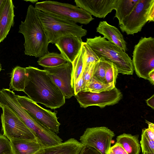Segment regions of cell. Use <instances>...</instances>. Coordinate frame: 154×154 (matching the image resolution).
Returning <instances> with one entry per match:
<instances>
[{
  "label": "cell",
  "mask_w": 154,
  "mask_h": 154,
  "mask_svg": "<svg viewBox=\"0 0 154 154\" xmlns=\"http://www.w3.org/2000/svg\"><path fill=\"white\" fill-rule=\"evenodd\" d=\"M18 102L32 118L48 129L58 134L60 124L58 121L55 112L45 109L28 97L16 95Z\"/></svg>",
  "instance_id": "8"
},
{
  "label": "cell",
  "mask_w": 154,
  "mask_h": 154,
  "mask_svg": "<svg viewBox=\"0 0 154 154\" xmlns=\"http://www.w3.org/2000/svg\"><path fill=\"white\" fill-rule=\"evenodd\" d=\"M148 20L149 22L154 21V2L152 4L149 8L148 12Z\"/></svg>",
  "instance_id": "34"
},
{
  "label": "cell",
  "mask_w": 154,
  "mask_h": 154,
  "mask_svg": "<svg viewBox=\"0 0 154 154\" xmlns=\"http://www.w3.org/2000/svg\"><path fill=\"white\" fill-rule=\"evenodd\" d=\"M86 42L99 58L103 57L113 63L119 73L133 74L134 68L131 58L114 44L100 36L87 38Z\"/></svg>",
  "instance_id": "3"
},
{
  "label": "cell",
  "mask_w": 154,
  "mask_h": 154,
  "mask_svg": "<svg viewBox=\"0 0 154 154\" xmlns=\"http://www.w3.org/2000/svg\"><path fill=\"white\" fill-rule=\"evenodd\" d=\"M118 0H75L76 5L91 15L104 18L116 8Z\"/></svg>",
  "instance_id": "13"
},
{
  "label": "cell",
  "mask_w": 154,
  "mask_h": 154,
  "mask_svg": "<svg viewBox=\"0 0 154 154\" xmlns=\"http://www.w3.org/2000/svg\"><path fill=\"white\" fill-rule=\"evenodd\" d=\"M115 135L113 131L106 127L88 128L79 140L83 145L93 147L102 154H108Z\"/></svg>",
  "instance_id": "9"
},
{
  "label": "cell",
  "mask_w": 154,
  "mask_h": 154,
  "mask_svg": "<svg viewBox=\"0 0 154 154\" xmlns=\"http://www.w3.org/2000/svg\"><path fill=\"white\" fill-rule=\"evenodd\" d=\"M1 108L2 112L1 119L3 135L10 140L16 139L38 140L33 133L13 111L2 104Z\"/></svg>",
  "instance_id": "7"
},
{
  "label": "cell",
  "mask_w": 154,
  "mask_h": 154,
  "mask_svg": "<svg viewBox=\"0 0 154 154\" xmlns=\"http://www.w3.org/2000/svg\"><path fill=\"white\" fill-rule=\"evenodd\" d=\"M83 145L74 138L64 142L44 147L34 154H78Z\"/></svg>",
  "instance_id": "16"
},
{
  "label": "cell",
  "mask_w": 154,
  "mask_h": 154,
  "mask_svg": "<svg viewBox=\"0 0 154 154\" xmlns=\"http://www.w3.org/2000/svg\"><path fill=\"white\" fill-rule=\"evenodd\" d=\"M148 125V128L142 130L140 146L142 153L154 152V124L146 120Z\"/></svg>",
  "instance_id": "20"
},
{
  "label": "cell",
  "mask_w": 154,
  "mask_h": 154,
  "mask_svg": "<svg viewBox=\"0 0 154 154\" xmlns=\"http://www.w3.org/2000/svg\"><path fill=\"white\" fill-rule=\"evenodd\" d=\"M118 73L116 66L109 61L105 75L106 83L112 84L115 86Z\"/></svg>",
  "instance_id": "28"
},
{
  "label": "cell",
  "mask_w": 154,
  "mask_h": 154,
  "mask_svg": "<svg viewBox=\"0 0 154 154\" xmlns=\"http://www.w3.org/2000/svg\"><path fill=\"white\" fill-rule=\"evenodd\" d=\"M154 0H138L133 11L119 26L121 31L127 35H133L140 32L148 21L149 10Z\"/></svg>",
  "instance_id": "11"
},
{
  "label": "cell",
  "mask_w": 154,
  "mask_h": 154,
  "mask_svg": "<svg viewBox=\"0 0 154 154\" xmlns=\"http://www.w3.org/2000/svg\"><path fill=\"white\" fill-rule=\"evenodd\" d=\"M26 1H29L31 2L32 3H36L38 2V0H24Z\"/></svg>",
  "instance_id": "37"
},
{
  "label": "cell",
  "mask_w": 154,
  "mask_h": 154,
  "mask_svg": "<svg viewBox=\"0 0 154 154\" xmlns=\"http://www.w3.org/2000/svg\"><path fill=\"white\" fill-rule=\"evenodd\" d=\"M0 154H13L10 140L0 133Z\"/></svg>",
  "instance_id": "29"
},
{
  "label": "cell",
  "mask_w": 154,
  "mask_h": 154,
  "mask_svg": "<svg viewBox=\"0 0 154 154\" xmlns=\"http://www.w3.org/2000/svg\"><path fill=\"white\" fill-rule=\"evenodd\" d=\"M3 1V0H0V8L2 4Z\"/></svg>",
  "instance_id": "39"
},
{
  "label": "cell",
  "mask_w": 154,
  "mask_h": 154,
  "mask_svg": "<svg viewBox=\"0 0 154 154\" xmlns=\"http://www.w3.org/2000/svg\"><path fill=\"white\" fill-rule=\"evenodd\" d=\"M25 69L23 92L28 97L51 109L59 108L65 104L63 94L47 71L31 66Z\"/></svg>",
  "instance_id": "1"
},
{
  "label": "cell",
  "mask_w": 154,
  "mask_h": 154,
  "mask_svg": "<svg viewBox=\"0 0 154 154\" xmlns=\"http://www.w3.org/2000/svg\"><path fill=\"white\" fill-rule=\"evenodd\" d=\"M10 141L13 154H34L44 147L37 140L16 139Z\"/></svg>",
  "instance_id": "18"
},
{
  "label": "cell",
  "mask_w": 154,
  "mask_h": 154,
  "mask_svg": "<svg viewBox=\"0 0 154 154\" xmlns=\"http://www.w3.org/2000/svg\"><path fill=\"white\" fill-rule=\"evenodd\" d=\"M34 8L48 14L76 23L86 25L94 19L87 12L68 3L48 0L38 2Z\"/></svg>",
  "instance_id": "5"
},
{
  "label": "cell",
  "mask_w": 154,
  "mask_h": 154,
  "mask_svg": "<svg viewBox=\"0 0 154 154\" xmlns=\"http://www.w3.org/2000/svg\"><path fill=\"white\" fill-rule=\"evenodd\" d=\"M84 49L82 45L80 52L72 62V82L73 88L75 82L84 71Z\"/></svg>",
  "instance_id": "25"
},
{
  "label": "cell",
  "mask_w": 154,
  "mask_h": 154,
  "mask_svg": "<svg viewBox=\"0 0 154 154\" xmlns=\"http://www.w3.org/2000/svg\"><path fill=\"white\" fill-rule=\"evenodd\" d=\"M80 106L86 108L96 106L101 108L118 103L122 97L120 91L116 87L110 91L100 93L80 91L74 95Z\"/></svg>",
  "instance_id": "10"
},
{
  "label": "cell",
  "mask_w": 154,
  "mask_h": 154,
  "mask_svg": "<svg viewBox=\"0 0 154 154\" xmlns=\"http://www.w3.org/2000/svg\"><path fill=\"white\" fill-rule=\"evenodd\" d=\"M11 77L9 89L23 92L26 77L25 68L16 66L13 69Z\"/></svg>",
  "instance_id": "21"
},
{
  "label": "cell",
  "mask_w": 154,
  "mask_h": 154,
  "mask_svg": "<svg viewBox=\"0 0 154 154\" xmlns=\"http://www.w3.org/2000/svg\"><path fill=\"white\" fill-rule=\"evenodd\" d=\"M109 62V61L104 58H100L99 60L95 63L92 77L100 82L106 84L105 77Z\"/></svg>",
  "instance_id": "26"
},
{
  "label": "cell",
  "mask_w": 154,
  "mask_h": 154,
  "mask_svg": "<svg viewBox=\"0 0 154 154\" xmlns=\"http://www.w3.org/2000/svg\"><path fill=\"white\" fill-rule=\"evenodd\" d=\"M96 31L124 51L126 52L127 50V43L123 35L115 26L109 24L106 21H101L97 28Z\"/></svg>",
  "instance_id": "17"
},
{
  "label": "cell",
  "mask_w": 154,
  "mask_h": 154,
  "mask_svg": "<svg viewBox=\"0 0 154 154\" xmlns=\"http://www.w3.org/2000/svg\"><path fill=\"white\" fill-rule=\"evenodd\" d=\"M35 10L49 43L55 44L62 37L72 35L81 38L87 34V30L82 28V25Z\"/></svg>",
  "instance_id": "4"
},
{
  "label": "cell",
  "mask_w": 154,
  "mask_h": 154,
  "mask_svg": "<svg viewBox=\"0 0 154 154\" xmlns=\"http://www.w3.org/2000/svg\"><path fill=\"white\" fill-rule=\"evenodd\" d=\"M67 62L61 54L49 52L40 57L37 63L44 68H49L59 66Z\"/></svg>",
  "instance_id": "23"
},
{
  "label": "cell",
  "mask_w": 154,
  "mask_h": 154,
  "mask_svg": "<svg viewBox=\"0 0 154 154\" xmlns=\"http://www.w3.org/2000/svg\"><path fill=\"white\" fill-rule=\"evenodd\" d=\"M132 60L134 69L140 78L148 80V74L154 70V38L141 37L135 45Z\"/></svg>",
  "instance_id": "6"
},
{
  "label": "cell",
  "mask_w": 154,
  "mask_h": 154,
  "mask_svg": "<svg viewBox=\"0 0 154 154\" xmlns=\"http://www.w3.org/2000/svg\"><path fill=\"white\" fill-rule=\"evenodd\" d=\"M2 103L0 101V108L2 107Z\"/></svg>",
  "instance_id": "41"
},
{
  "label": "cell",
  "mask_w": 154,
  "mask_h": 154,
  "mask_svg": "<svg viewBox=\"0 0 154 154\" xmlns=\"http://www.w3.org/2000/svg\"><path fill=\"white\" fill-rule=\"evenodd\" d=\"M148 80L151 84L154 85V70L151 71L148 74Z\"/></svg>",
  "instance_id": "36"
},
{
  "label": "cell",
  "mask_w": 154,
  "mask_h": 154,
  "mask_svg": "<svg viewBox=\"0 0 154 154\" xmlns=\"http://www.w3.org/2000/svg\"><path fill=\"white\" fill-rule=\"evenodd\" d=\"M14 8L12 0H3L0 8V43L14 24Z\"/></svg>",
  "instance_id": "15"
},
{
  "label": "cell",
  "mask_w": 154,
  "mask_h": 154,
  "mask_svg": "<svg viewBox=\"0 0 154 154\" xmlns=\"http://www.w3.org/2000/svg\"><path fill=\"white\" fill-rule=\"evenodd\" d=\"M146 102L148 106L153 109L154 108V95L146 100Z\"/></svg>",
  "instance_id": "35"
},
{
  "label": "cell",
  "mask_w": 154,
  "mask_h": 154,
  "mask_svg": "<svg viewBox=\"0 0 154 154\" xmlns=\"http://www.w3.org/2000/svg\"><path fill=\"white\" fill-rule=\"evenodd\" d=\"M19 32L24 37L25 54L39 58L49 52L47 36L32 5L28 8L25 20L19 25Z\"/></svg>",
  "instance_id": "2"
},
{
  "label": "cell",
  "mask_w": 154,
  "mask_h": 154,
  "mask_svg": "<svg viewBox=\"0 0 154 154\" xmlns=\"http://www.w3.org/2000/svg\"><path fill=\"white\" fill-rule=\"evenodd\" d=\"M78 154H102L93 147L84 146Z\"/></svg>",
  "instance_id": "33"
},
{
  "label": "cell",
  "mask_w": 154,
  "mask_h": 154,
  "mask_svg": "<svg viewBox=\"0 0 154 154\" xmlns=\"http://www.w3.org/2000/svg\"><path fill=\"white\" fill-rule=\"evenodd\" d=\"M82 46L84 49V69L85 68L88 67L91 64L98 61L100 58L86 42H83Z\"/></svg>",
  "instance_id": "27"
},
{
  "label": "cell",
  "mask_w": 154,
  "mask_h": 154,
  "mask_svg": "<svg viewBox=\"0 0 154 154\" xmlns=\"http://www.w3.org/2000/svg\"><path fill=\"white\" fill-rule=\"evenodd\" d=\"M95 63H94L91 64L88 67L85 68L83 72L84 85L82 91L92 77Z\"/></svg>",
  "instance_id": "30"
},
{
  "label": "cell",
  "mask_w": 154,
  "mask_h": 154,
  "mask_svg": "<svg viewBox=\"0 0 154 154\" xmlns=\"http://www.w3.org/2000/svg\"><path fill=\"white\" fill-rule=\"evenodd\" d=\"M108 154H128L119 143H116L111 146Z\"/></svg>",
  "instance_id": "31"
},
{
  "label": "cell",
  "mask_w": 154,
  "mask_h": 154,
  "mask_svg": "<svg viewBox=\"0 0 154 154\" xmlns=\"http://www.w3.org/2000/svg\"><path fill=\"white\" fill-rule=\"evenodd\" d=\"M82 42L81 38L70 35L59 38L54 44L67 61L72 63L80 52Z\"/></svg>",
  "instance_id": "14"
},
{
  "label": "cell",
  "mask_w": 154,
  "mask_h": 154,
  "mask_svg": "<svg viewBox=\"0 0 154 154\" xmlns=\"http://www.w3.org/2000/svg\"><path fill=\"white\" fill-rule=\"evenodd\" d=\"M56 85L63 94L65 99L74 95V90L72 85V63L67 62L59 66L52 68H44Z\"/></svg>",
  "instance_id": "12"
},
{
  "label": "cell",
  "mask_w": 154,
  "mask_h": 154,
  "mask_svg": "<svg viewBox=\"0 0 154 154\" xmlns=\"http://www.w3.org/2000/svg\"><path fill=\"white\" fill-rule=\"evenodd\" d=\"M2 69V66L1 63H0V72Z\"/></svg>",
  "instance_id": "40"
},
{
  "label": "cell",
  "mask_w": 154,
  "mask_h": 154,
  "mask_svg": "<svg viewBox=\"0 0 154 154\" xmlns=\"http://www.w3.org/2000/svg\"><path fill=\"white\" fill-rule=\"evenodd\" d=\"M138 0H118L114 17L117 18L119 26L123 23L125 19L133 11Z\"/></svg>",
  "instance_id": "22"
},
{
  "label": "cell",
  "mask_w": 154,
  "mask_h": 154,
  "mask_svg": "<svg viewBox=\"0 0 154 154\" xmlns=\"http://www.w3.org/2000/svg\"><path fill=\"white\" fill-rule=\"evenodd\" d=\"M138 135L124 133L117 137L116 143L120 144L128 154H140V146Z\"/></svg>",
  "instance_id": "19"
},
{
  "label": "cell",
  "mask_w": 154,
  "mask_h": 154,
  "mask_svg": "<svg viewBox=\"0 0 154 154\" xmlns=\"http://www.w3.org/2000/svg\"><path fill=\"white\" fill-rule=\"evenodd\" d=\"M115 87L112 84H104L92 77L82 91L100 93L111 90Z\"/></svg>",
  "instance_id": "24"
},
{
  "label": "cell",
  "mask_w": 154,
  "mask_h": 154,
  "mask_svg": "<svg viewBox=\"0 0 154 154\" xmlns=\"http://www.w3.org/2000/svg\"><path fill=\"white\" fill-rule=\"evenodd\" d=\"M84 85L83 73L79 77L74 85V95L82 90Z\"/></svg>",
  "instance_id": "32"
},
{
  "label": "cell",
  "mask_w": 154,
  "mask_h": 154,
  "mask_svg": "<svg viewBox=\"0 0 154 154\" xmlns=\"http://www.w3.org/2000/svg\"><path fill=\"white\" fill-rule=\"evenodd\" d=\"M142 154H154V152H145L143 153Z\"/></svg>",
  "instance_id": "38"
}]
</instances>
